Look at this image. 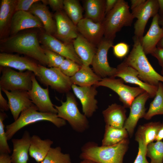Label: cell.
Wrapping results in <instances>:
<instances>
[{
	"label": "cell",
	"instance_id": "cell-11",
	"mask_svg": "<svg viewBox=\"0 0 163 163\" xmlns=\"http://www.w3.org/2000/svg\"><path fill=\"white\" fill-rule=\"evenodd\" d=\"M40 42L45 48L59 54L66 59L75 61L80 65L82 62L75 53L72 43L63 42L53 36L45 33L40 37Z\"/></svg>",
	"mask_w": 163,
	"mask_h": 163
},
{
	"label": "cell",
	"instance_id": "cell-45",
	"mask_svg": "<svg viewBox=\"0 0 163 163\" xmlns=\"http://www.w3.org/2000/svg\"><path fill=\"white\" fill-rule=\"evenodd\" d=\"M0 88V110L1 112H4L9 110L8 103L3 97Z\"/></svg>",
	"mask_w": 163,
	"mask_h": 163
},
{
	"label": "cell",
	"instance_id": "cell-14",
	"mask_svg": "<svg viewBox=\"0 0 163 163\" xmlns=\"http://www.w3.org/2000/svg\"><path fill=\"white\" fill-rule=\"evenodd\" d=\"M34 74L32 87L28 91L30 99L39 111L57 114V110L50 98L48 87L46 88H42L38 82Z\"/></svg>",
	"mask_w": 163,
	"mask_h": 163
},
{
	"label": "cell",
	"instance_id": "cell-1",
	"mask_svg": "<svg viewBox=\"0 0 163 163\" xmlns=\"http://www.w3.org/2000/svg\"><path fill=\"white\" fill-rule=\"evenodd\" d=\"M35 32L17 34L4 39L2 44V52L23 54L39 62L40 65L48 66L47 59Z\"/></svg>",
	"mask_w": 163,
	"mask_h": 163
},
{
	"label": "cell",
	"instance_id": "cell-4",
	"mask_svg": "<svg viewBox=\"0 0 163 163\" xmlns=\"http://www.w3.org/2000/svg\"><path fill=\"white\" fill-rule=\"evenodd\" d=\"M36 106L33 104L21 112L18 118L12 123L6 126L5 132L8 140H10L20 129L30 124L37 122L46 121L53 123L60 128L66 124V121L58 117L57 114L38 111Z\"/></svg>",
	"mask_w": 163,
	"mask_h": 163
},
{
	"label": "cell",
	"instance_id": "cell-33",
	"mask_svg": "<svg viewBox=\"0 0 163 163\" xmlns=\"http://www.w3.org/2000/svg\"><path fill=\"white\" fill-rule=\"evenodd\" d=\"M158 115H163V84L161 82L159 83L156 95L144 118L149 120Z\"/></svg>",
	"mask_w": 163,
	"mask_h": 163
},
{
	"label": "cell",
	"instance_id": "cell-23",
	"mask_svg": "<svg viewBox=\"0 0 163 163\" xmlns=\"http://www.w3.org/2000/svg\"><path fill=\"white\" fill-rule=\"evenodd\" d=\"M31 137L26 130L21 138L12 139L13 149L11 156L12 163H27Z\"/></svg>",
	"mask_w": 163,
	"mask_h": 163
},
{
	"label": "cell",
	"instance_id": "cell-43",
	"mask_svg": "<svg viewBox=\"0 0 163 163\" xmlns=\"http://www.w3.org/2000/svg\"><path fill=\"white\" fill-rule=\"evenodd\" d=\"M47 5L53 11H58L63 9L64 0H48Z\"/></svg>",
	"mask_w": 163,
	"mask_h": 163
},
{
	"label": "cell",
	"instance_id": "cell-21",
	"mask_svg": "<svg viewBox=\"0 0 163 163\" xmlns=\"http://www.w3.org/2000/svg\"><path fill=\"white\" fill-rule=\"evenodd\" d=\"M77 27L79 34L96 46L104 37V29L103 22H96L84 18L78 23Z\"/></svg>",
	"mask_w": 163,
	"mask_h": 163
},
{
	"label": "cell",
	"instance_id": "cell-25",
	"mask_svg": "<svg viewBox=\"0 0 163 163\" xmlns=\"http://www.w3.org/2000/svg\"><path fill=\"white\" fill-rule=\"evenodd\" d=\"M126 113L123 106L116 103L109 105L102 112L105 125L117 128L123 127L127 119Z\"/></svg>",
	"mask_w": 163,
	"mask_h": 163
},
{
	"label": "cell",
	"instance_id": "cell-40",
	"mask_svg": "<svg viewBox=\"0 0 163 163\" xmlns=\"http://www.w3.org/2000/svg\"><path fill=\"white\" fill-rule=\"evenodd\" d=\"M113 52L114 55L119 59L125 57L129 51V46L126 43L121 42L113 45Z\"/></svg>",
	"mask_w": 163,
	"mask_h": 163
},
{
	"label": "cell",
	"instance_id": "cell-51",
	"mask_svg": "<svg viewBox=\"0 0 163 163\" xmlns=\"http://www.w3.org/2000/svg\"><path fill=\"white\" fill-rule=\"evenodd\" d=\"M158 22L159 24L161 26V27L163 29V14H159Z\"/></svg>",
	"mask_w": 163,
	"mask_h": 163
},
{
	"label": "cell",
	"instance_id": "cell-17",
	"mask_svg": "<svg viewBox=\"0 0 163 163\" xmlns=\"http://www.w3.org/2000/svg\"><path fill=\"white\" fill-rule=\"evenodd\" d=\"M117 68L116 77H119L126 83L136 85L148 93L150 98L155 96L158 86L153 85L142 81L139 77V73L135 69L123 62Z\"/></svg>",
	"mask_w": 163,
	"mask_h": 163
},
{
	"label": "cell",
	"instance_id": "cell-9",
	"mask_svg": "<svg viewBox=\"0 0 163 163\" xmlns=\"http://www.w3.org/2000/svg\"><path fill=\"white\" fill-rule=\"evenodd\" d=\"M124 83L121 78L107 77L102 78L95 86H104L111 89L119 96L123 106L126 108H129L134 99L145 91L139 87H130Z\"/></svg>",
	"mask_w": 163,
	"mask_h": 163
},
{
	"label": "cell",
	"instance_id": "cell-26",
	"mask_svg": "<svg viewBox=\"0 0 163 163\" xmlns=\"http://www.w3.org/2000/svg\"><path fill=\"white\" fill-rule=\"evenodd\" d=\"M72 43L75 53L81 60L82 65L89 66L91 65L97 48L79 34L73 41Z\"/></svg>",
	"mask_w": 163,
	"mask_h": 163
},
{
	"label": "cell",
	"instance_id": "cell-15",
	"mask_svg": "<svg viewBox=\"0 0 163 163\" xmlns=\"http://www.w3.org/2000/svg\"><path fill=\"white\" fill-rule=\"evenodd\" d=\"M96 87L95 85L80 87L72 84V86L74 94L81 103L83 112L87 118L91 117L98 109V102L95 98L97 93Z\"/></svg>",
	"mask_w": 163,
	"mask_h": 163
},
{
	"label": "cell",
	"instance_id": "cell-8",
	"mask_svg": "<svg viewBox=\"0 0 163 163\" xmlns=\"http://www.w3.org/2000/svg\"><path fill=\"white\" fill-rule=\"evenodd\" d=\"M38 80L44 85L50 86L59 92L67 93L72 89L70 77L64 74L59 68H48L39 65Z\"/></svg>",
	"mask_w": 163,
	"mask_h": 163
},
{
	"label": "cell",
	"instance_id": "cell-30",
	"mask_svg": "<svg viewBox=\"0 0 163 163\" xmlns=\"http://www.w3.org/2000/svg\"><path fill=\"white\" fill-rule=\"evenodd\" d=\"M105 0H86L84 1L85 18L96 22H102L105 16Z\"/></svg>",
	"mask_w": 163,
	"mask_h": 163
},
{
	"label": "cell",
	"instance_id": "cell-16",
	"mask_svg": "<svg viewBox=\"0 0 163 163\" xmlns=\"http://www.w3.org/2000/svg\"><path fill=\"white\" fill-rule=\"evenodd\" d=\"M39 65L28 58L18 55L5 52L0 53V65L19 70L20 71H30L37 77L39 76Z\"/></svg>",
	"mask_w": 163,
	"mask_h": 163
},
{
	"label": "cell",
	"instance_id": "cell-49",
	"mask_svg": "<svg viewBox=\"0 0 163 163\" xmlns=\"http://www.w3.org/2000/svg\"><path fill=\"white\" fill-rule=\"evenodd\" d=\"M163 139V122L161 123L155 141H161Z\"/></svg>",
	"mask_w": 163,
	"mask_h": 163
},
{
	"label": "cell",
	"instance_id": "cell-20",
	"mask_svg": "<svg viewBox=\"0 0 163 163\" xmlns=\"http://www.w3.org/2000/svg\"><path fill=\"white\" fill-rule=\"evenodd\" d=\"M0 88L7 97L9 110L14 121L18 118L23 110L33 104L30 99L27 91L16 90L9 91Z\"/></svg>",
	"mask_w": 163,
	"mask_h": 163
},
{
	"label": "cell",
	"instance_id": "cell-3",
	"mask_svg": "<svg viewBox=\"0 0 163 163\" xmlns=\"http://www.w3.org/2000/svg\"><path fill=\"white\" fill-rule=\"evenodd\" d=\"M133 39V48L123 62L138 72L139 77L142 81L158 86L159 82H163V76L155 70L149 62L142 46L140 39L134 36Z\"/></svg>",
	"mask_w": 163,
	"mask_h": 163
},
{
	"label": "cell",
	"instance_id": "cell-22",
	"mask_svg": "<svg viewBox=\"0 0 163 163\" xmlns=\"http://www.w3.org/2000/svg\"><path fill=\"white\" fill-rule=\"evenodd\" d=\"M158 18V13L153 18L147 32L140 39L142 46L146 55L152 53L163 36V29L159 24Z\"/></svg>",
	"mask_w": 163,
	"mask_h": 163
},
{
	"label": "cell",
	"instance_id": "cell-53",
	"mask_svg": "<svg viewBox=\"0 0 163 163\" xmlns=\"http://www.w3.org/2000/svg\"><path fill=\"white\" fill-rule=\"evenodd\" d=\"M79 163H97L88 160H82Z\"/></svg>",
	"mask_w": 163,
	"mask_h": 163
},
{
	"label": "cell",
	"instance_id": "cell-36",
	"mask_svg": "<svg viewBox=\"0 0 163 163\" xmlns=\"http://www.w3.org/2000/svg\"><path fill=\"white\" fill-rule=\"evenodd\" d=\"M146 156L150 158V163H163V142L149 143L147 146Z\"/></svg>",
	"mask_w": 163,
	"mask_h": 163
},
{
	"label": "cell",
	"instance_id": "cell-39",
	"mask_svg": "<svg viewBox=\"0 0 163 163\" xmlns=\"http://www.w3.org/2000/svg\"><path fill=\"white\" fill-rule=\"evenodd\" d=\"M48 61L50 68H59L65 58L56 53L42 46Z\"/></svg>",
	"mask_w": 163,
	"mask_h": 163
},
{
	"label": "cell",
	"instance_id": "cell-10",
	"mask_svg": "<svg viewBox=\"0 0 163 163\" xmlns=\"http://www.w3.org/2000/svg\"><path fill=\"white\" fill-rule=\"evenodd\" d=\"M113 40L104 37L97 46L91 65L94 72L102 78L114 77L117 68L111 67L107 59V53L113 46Z\"/></svg>",
	"mask_w": 163,
	"mask_h": 163
},
{
	"label": "cell",
	"instance_id": "cell-47",
	"mask_svg": "<svg viewBox=\"0 0 163 163\" xmlns=\"http://www.w3.org/2000/svg\"><path fill=\"white\" fill-rule=\"evenodd\" d=\"M118 0H105V15L114 7Z\"/></svg>",
	"mask_w": 163,
	"mask_h": 163
},
{
	"label": "cell",
	"instance_id": "cell-18",
	"mask_svg": "<svg viewBox=\"0 0 163 163\" xmlns=\"http://www.w3.org/2000/svg\"><path fill=\"white\" fill-rule=\"evenodd\" d=\"M149 98L148 93L145 91L136 97L131 104L129 117L127 118L123 127L131 137L133 136L139 120L144 118L145 115V104Z\"/></svg>",
	"mask_w": 163,
	"mask_h": 163
},
{
	"label": "cell",
	"instance_id": "cell-35",
	"mask_svg": "<svg viewBox=\"0 0 163 163\" xmlns=\"http://www.w3.org/2000/svg\"><path fill=\"white\" fill-rule=\"evenodd\" d=\"M40 163H72L69 154L63 153L59 146L51 147Z\"/></svg>",
	"mask_w": 163,
	"mask_h": 163
},
{
	"label": "cell",
	"instance_id": "cell-44",
	"mask_svg": "<svg viewBox=\"0 0 163 163\" xmlns=\"http://www.w3.org/2000/svg\"><path fill=\"white\" fill-rule=\"evenodd\" d=\"M151 54L158 59L161 67V74L163 75V48L157 47Z\"/></svg>",
	"mask_w": 163,
	"mask_h": 163
},
{
	"label": "cell",
	"instance_id": "cell-2",
	"mask_svg": "<svg viewBox=\"0 0 163 163\" xmlns=\"http://www.w3.org/2000/svg\"><path fill=\"white\" fill-rule=\"evenodd\" d=\"M129 143L128 138L110 146H100L94 142H88L82 147L79 157L97 163H123Z\"/></svg>",
	"mask_w": 163,
	"mask_h": 163
},
{
	"label": "cell",
	"instance_id": "cell-42",
	"mask_svg": "<svg viewBox=\"0 0 163 163\" xmlns=\"http://www.w3.org/2000/svg\"><path fill=\"white\" fill-rule=\"evenodd\" d=\"M138 154L134 163H150L146 158L147 146L139 142Z\"/></svg>",
	"mask_w": 163,
	"mask_h": 163
},
{
	"label": "cell",
	"instance_id": "cell-5",
	"mask_svg": "<svg viewBox=\"0 0 163 163\" xmlns=\"http://www.w3.org/2000/svg\"><path fill=\"white\" fill-rule=\"evenodd\" d=\"M134 18L127 2L118 0L114 8L106 14L103 22L104 37L113 40L116 33L122 27L131 25Z\"/></svg>",
	"mask_w": 163,
	"mask_h": 163
},
{
	"label": "cell",
	"instance_id": "cell-24",
	"mask_svg": "<svg viewBox=\"0 0 163 163\" xmlns=\"http://www.w3.org/2000/svg\"><path fill=\"white\" fill-rule=\"evenodd\" d=\"M40 1L34 3L28 11L41 21L45 33L53 36L56 30L55 21L53 18L47 5L40 2Z\"/></svg>",
	"mask_w": 163,
	"mask_h": 163
},
{
	"label": "cell",
	"instance_id": "cell-46",
	"mask_svg": "<svg viewBox=\"0 0 163 163\" xmlns=\"http://www.w3.org/2000/svg\"><path fill=\"white\" fill-rule=\"evenodd\" d=\"M146 0H131V9L132 12L135 11L141 7Z\"/></svg>",
	"mask_w": 163,
	"mask_h": 163
},
{
	"label": "cell",
	"instance_id": "cell-29",
	"mask_svg": "<svg viewBox=\"0 0 163 163\" xmlns=\"http://www.w3.org/2000/svg\"><path fill=\"white\" fill-rule=\"evenodd\" d=\"M159 122H150L139 126L135 135V140L147 146L155 140L161 124Z\"/></svg>",
	"mask_w": 163,
	"mask_h": 163
},
{
	"label": "cell",
	"instance_id": "cell-7",
	"mask_svg": "<svg viewBox=\"0 0 163 163\" xmlns=\"http://www.w3.org/2000/svg\"><path fill=\"white\" fill-rule=\"evenodd\" d=\"M2 75L0 78V88L7 91H29L32 87L34 74L30 71L17 72L8 67L0 66Z\"/></svg>",
	"mask_w": 163,
	"mask_h": 163
},
{
	"label": "cell",
	"instance_id": "cell-32",
	"mask_svg": "<svg viewBox=\"0 0 163 163\" xmlns=\"http://www.w3.org/2000/svg\"><path fill=\"white\" fill-rule=\"evenodd\" d=\"M129 135L124 127L117 128L105 125L101 145L110 146L117 144L128 138Z\"/></svg>",
	"mask_w": 163,
	"mask_h": 163
},
{
	"label": "cell",
	"instance_id": "cell-50",
	"mask_svg": "<svg viewBox=\"0 0 163 163\" xmlns=\"http://www.w3.org/2000/svg\"><path fill=\"white\" fill-rule=\"evenodd\" d=\"M159 10L158 14H163V0H158Z\"/></svg>",
	"mask_w": 163,
	"mask_h": 163
},
{
	"label": "cell",
	"instance_id": "cell-41",
	"mask_svg": "<svg viewBox=\"0 0 163 163\" xmlns=\"http://www.w3.org/2000/svg\"><path fill=\"white\" fill-rule=\"evenodd\" d=\"M39 0H17L15 7V11H28L32 5Z\"/></svg>",
	"mask_w": 163,
	"mask_h": 163
},
{
	"label": "cell",
	"instance_id": "cell-12",
	"mask_svg": "<svg viewBox=\"0 0 163 163\" xmlns=\"http://www.w3.org/2000/svg\"><path fill=\"white\" fill-rule=\"evenodd\" d=\"M159 10L158 0H146L141 8L132 12L134 18H137L134 24V36L142 38L149 20L158 14Z\"/></svg>",
	"mask_w": 163,
	"mask_h": 163
},
{
	"label": "cell",
	"instance_id": "cell-37",
	"mask_svg": "<svg viewBox=\"0 0 163 163\" xmlns=\"http://www.w3.org/2000/svg\"><path fill=\"white\" fill-rule=\"evenodd\" d=\"M7 117L5 112H0V154H9L11 150L8 143V139L5 130V126L4 123L5 120Z\"/></svg>",
	"mask_w": 163,
	"mask_h": 163
},
{
	"label": "cell",
	"instance_id": "cell-48",
	"mask_svg": "<svg viewBox=\"0 0 163 163\" xmlns=\"http://www.w3.org/2000/svg\"><path fill=\"white\" fill-rule=\"evenodd\" d=\"M0 163H12L9 154H0Z\"/></svg>",
	"mask_w": 163,
	"mask_h": 163
},
{
	"label": "cell",
	"instance_id": "cell-13",
	"mask_svg": "<svg viewBox=\"0 0 163 163\" xmlns=\"http://www.w3.org/2000/svg\"><path fill=\"white\" fill-rule=\"evenodd\" d=\"M54 18L56 30L53 36L66 43H72L79 33L77 26L62 10L56 12Z\"/></svg>",
	"mask_w": 163,
	"mask_h": 163
},
{
	"label": "cell",
	"instance_id": "cell-28",
	"mask_svg": "<svg viewBox=\"0 0 163 163\" xmlns=\"http://www.w3.org/2000/svg\"><path fill=\"white\" fill-rule=\"evenodd\" d=\"M102 78L97 75L89 66L82 65L80 69L70 77L72 84L80 87L95 85Z\"/></svg>",
	"mask_w": 163,
	"mask_h": 163
},
{
	"label": "cell",
	"instance_id": "cell-31",
	"mask_svg": "<svg viewBox=\"0 0 163 163\" xmlns=\"http://www.w3.org/2000/svg\"><path fill=\"white\" fill-rule=\"evenodd\" d=\"M16 0H2L0 7V34L4 36L10 26L15 11Z\"/></svg>",
	"mask_w": 163,
	"mask_h": 163
},
{
	"label": "cell",
	"instance_id": "cell-38",
	"mask_svg": "<svg viewBox=\"0 0 163 163\" xmlns=\"http://www.w3.org/2000/svg\"><path fill=\"white\" fill-rule=\"evenodd\" d=\"M82 66L72 60L65 58L59 68L64 74L71 77L80 69Z\"/></svg>",
	"mask_w": 163,
	"mask_h": 163
},
{
	"label": "cell",
	"instance_id": "cell-27",
	"mask_svg": "<svg viewBox=\"0 0 163 163\" xmlns=\"http://www.w3.org/2000/svg\"><path fill=\"white\" fill-rule=\"evenodd\" d=\"M53 142L49 139H42L38 136L31 137L29 155L37 163L41 162L51 148Z\"/></svg>",
	"mask_w": 163,
	"mask_h": 163
},
{
	"label": "cell",
	"instance_id": "cell-19",
	"mask_svg": "<svg viewBox=\"0 0 163 163\" xmlns=\"http://www.w3.org/2000/svg\"><path fill=\"white\" fill-rule=\"evenodd\" d=\"M33 28H43V27L39 19L29 12L17 11L11 19L9 33L11 36H13L23 30Z\"/></svg>",
	"mask_w": 163,
	"mask_h": 163
},
{
	"label": "cell",
	"instance_id": "cell-6",
	"mask_svg": "<svg viewBox=\"0 0 163 163\" xmlns=\"http://www.w3.org/2000/svg\"><path fill=\"white\" fill-rule=\"evenodd\" d=\"M61 102L60 106L54 105L57 116L67 121L76 132L82 133L87 130L89 127V121L87 117L79 111L73 94L69 92L66 93V101Z\"/></svg>",
	"mask_w": 163,
	"mask_h": 163
},
{
	"label": "cell",
	"instance_id": "cell-34",
	"mask_svg": "<svg viewBox=\"0 0 163 163\" xmlns=\"http://www.w3.org/2000/svg\"><path fill=\"white\" fill-rule=\"evenodd\" d=\"M63 9L68 17L76 26L84 18L83 8L78 0H64Z\"/></svg>",
	"mask_w": 163,
	"mask_h": 163
},
{
	"label": "cell",
	"instance_id": "cell-52",
	"mask_svg": "<svg viewBox=\"0 0 163 163\" xmlns=\"http://www.w3.org/2000/svg\"><path fill=\"white\" fill-rule=\"evenodd\" d=\"M157 47L163 48V36L157 44Z\"/></svg>",
	"mask_w": 163,
	"mask_h": 163
}]
</instances>
